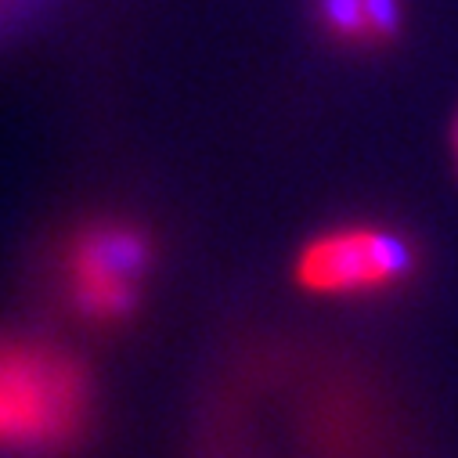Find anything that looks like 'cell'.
I'll return each instance as SVG.
<instances>
[{"instance_id":"1","label":"cell","mask_w":458,"mask_h":458,"mask_svg":"<svg viewBox=\"0 0 458 458\" xmlns=\"http://www.w3.org/2000/svg\"><path fill=\"white\" fill-rule=\"evenodd\" d=\"M94 419V376L55 339H0V451L44 458L83 440Z\"/></svg>"},{"instance_id":"2","label":"cell","mask_w":458,"mask_h":458,"mask_svg":"<svg viewBox=\"0 0 458 458\" xmlns=\"http://www.w3.org/2000/svg\"><path fill=\"white\" fill-rule=\"evenodd\" d=\"M55 271L65 310L76 321L120 328L145 303L156 271V239L141 220L94 213L62 235Z\"/></svg>"},{"instance_id":"3","label":"cell","mask_w":458,"mask_h":458,"mask_svg":"<svg viewBox=\"0 0 458 458\" xmlns=\"http://www.w3.org/2000/svg\"><path fill=\"white\" fill-rule=\"evenodd\" d=\"M419 246L397 227L369 216L335 220L307 235L289 264L293 285L314 300L369 303L415 282Z\"/></svg>"},{"instance_id":"4","label":"cell","mask_w":458,"mask_h":458,"mask_svg":"<svg viewBox=\"0 0 458 458\" xmlns=\"http://www.w3.org/2000/svg\"><path fill=\"white\" fill-rule=\"evenodd\" d=\"M325 40L347 51H383L401 37L404 0H314Z\"/></svg>"},{"instance_id":"5","label":"cell","mask_w":458,"mask_h":458,"mask_svg":"<svg viewBox=\"0 0 458 458\" xmlns=\"http://www.w3.org/2000/svg\"><path fill=\"white\" fill-rule=\"evenodd\" d=\"M447 152H451V166H454V174H458V108H454L451 127H447Z\"/></svg>"}]
</instances>
